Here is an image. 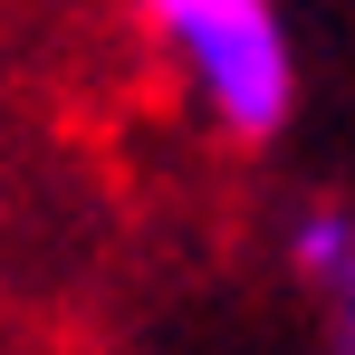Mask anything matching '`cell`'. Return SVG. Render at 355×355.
I'll use <instances>...</instances> for the list:
<instances>
[{"mask_svg":"<svg viewBox=\"0 0 355 355\" xmlns=\"http://www.w3.org/2000/svg\"><path fill=\"white\" fill-rule=\"evenodd\" d=\"M164 49L182 58V77L202 87V106L231 135H279L297 96V58L269 0H144Z\"/></svg>","mask_w":355,"mask_h":355,"instance_id":"1","label":"cell"}]
</instances>
